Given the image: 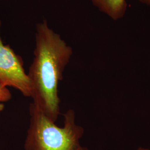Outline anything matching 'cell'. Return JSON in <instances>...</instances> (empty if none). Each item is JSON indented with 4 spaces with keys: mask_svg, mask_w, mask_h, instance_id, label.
<instances>
[{
    "mask_svg": "<svg viewBox=\"0 0 150 150\" xmlns=\"http://www.w3.org/2000/svg\"><path fill=\"white\" fill-rule=\"evenodd\" d=\"M0 83L12 87L24 96L31 97L32 85L23 68L21 57L9 45L3 43L0 35Z\"/></svg>",
    "mask_w": 150,
    "mask_h": 150,
    "instance_id": "3",
    "label": "cell"
},
{
    "mask_svg": "<svg viewBox=\"0 0 150 150\" xmlns=\"http://www.w3.org/2000/svg\"><path fill=\"white\" fill-rule=\"evenodd\" d=\"M4 107H5L4 104L2 102H0V113L1 112L4 110Z\"/></svg>",
    "mask_w": 150,
    "mask_h": 150,
    "instance_id": "7",
    "label": "cell"
},
{
    "mask_svg": "<svg viewBox=\"0 0 150 150\" xmlns=\"http://www.w3.org/2000/svg\"><path fill=\"white\" fill-rule=\"evenodd\" d=\"M11 95L10 91L8 90L6 87L2 86L0 83V102H7L11 99Z\"/></svg>",
    "mask_w": 150,
    "mask_h": 150,
    "instance_id": "5",
    "label": "cell"
},
{
    "mask_svg": "<svg viewBox=\"0 0 150 150\" xmlns=\"http://www.w3.org/2000/svg\"><path fill=\"white\" fill-rule=\"evenodd\" d=\"M92 4L113 20H118L125 16L127 4L126 0H91Z\"/></svg>",
    "mask_w": 150,
    "mask_h": 150,
    "instance_id": "4",
    "label": "cell"
},
{
    "mask_svg": "<svg viewBox=\"0 0 150 150\" xmlns=\"http://www.w3.org/2000/svg\"><path fill=\"white\" fill-rule=\"evenodd\" d=\"M34 57L27 75L33 103L56 122L60 114L58 87L73 54L72 48L45 20L36 27Z\"/></svg>",
    "mask_w": 150,
    "mask_h": 150,
    "instance_id": "1",
    "label": "cell"
},
{
    "mask_svg": "<svg viewBox=\"0 0 150 150\" xmlns=\"http://www.w3.org/2000/svg\"><path fill=\"white\" fill-rule=\"evenodd\" d=\"M141 2L149 6L150 8V0H139Z\"/></svg>",
    "mask_w": 150,
    "mask_h": 150,
    "instance_id": "6",
    "label": "cell"
},
{
    "mask_svg": "<svg viewBox=\"0 0 150 150\" xmlns=\"http://www.w3.org/2000/svg\"><path fill=\"white\" fill-rule=\"evenodd\" d=\"M137 150H150V149H144V148H142V147H139Z\"/></svg>",
    "mask_w": 150,
    "mask_h": 150,
    "instance_id": "8",
    "label": "cell"
},
{
    "mask_svg": "<svg viewBox=\"0 0 150 150\" xmlns=\"http://www.w3.org/2000/svg\"><path fill=\"white\" fill-rule=\"evenodd\" d=\"M1 21L0 20V28H1Z\"/></svg>",
    "mask_w": 150,
    "mask_h": 150,
    "instance_id": "9",
    "label": "cell"
},
{
    "mask_svg": "<svg viewBox=\"0 0 150 150\" xmlns=\"http://www.w3.org/2000/svg\"><path fill=\"white\" fill-rule=\"evenodd\" d=\"M29 126L25 141V150H88L80 144L84 134L76 122L75 111L64 115V125L58 126L33 102L30 105Z\"/></svg>",
    "mask_w": 150,
    "mask_h": 150,
    "instance_id": "2",
    "label": "cell"
}]
</instances>
